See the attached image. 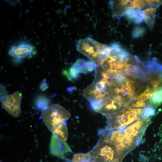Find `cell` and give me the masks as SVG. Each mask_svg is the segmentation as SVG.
Segmentation results:
<instances>
[{
    "label": "cell",
    "mask_w": 162,
    "mask_h": 162,
    "mask_svg": "<svg viewBox=\"0 0 162 162\" xmlns=\"http://www.w3.org/2000/svg\"><path fill=\"white\" fill-rule=\"evenodd\" d=\"M130 20L136 24L140 23L143 20L142 11L137 9H130L125 10L122 14Z\"/></svg>",
    "instance_id": "2e32d148"
},
{
    "label": "cell",
    "mask_w": 162,
    "mask_h": 162,
    "mask_svg": "<svg viewBox=\"0 0 162 162\" xmlns=\"http://www.w3.org/2000/svg\"><path fill=\"white\" fill-rule=\"evenodd\" d=\"M49 101L44 96H40L37 98L35 101V105L39 109L44 110L48 107Z\"/></svg>",
    "instance_id": "603a6c76"
},
{
    "label": "cell",
    "mask_w": 162,
    "mask_h": 162,
    "mask_svg": "<svg viewBox=\"0 0 162 162\" xmlns=\"http://www.w3.org/2000/svg\"><path fill=\"white\" fill-rule=\"evenodd\" d=\"M110 46V52L102 61L100 66L111 75L123 73L125 63L130 54L117 43H113Z\"/></svg>",
    "instance_id": "7a4b0ae2"
},
{
    "label": "cell",
    "mask_w": 162,
    "mask_h": 162,
    "mask_svg": "<svg viewBox=\"0 0 162 162\" xmlns=\"http://www.w3.org/2000/svg\"><path fill=\"white\" fill-rule=\"evenodd\" d=\"M43 120L49 130L52 132L70 117V113L63 107L55 104L48 107L42 112Z\"/></svg>",
    "instance_id": "8992f818"
},
{
    "label": "cell",
    "mask_w": 162,
    "mask_h": 162,
    "mask_svg": "<svg viewBox=\"0 0 162 162\" xmlns=\"http://www.w3.org/2000/svg\"><path fill=\"white\" fill-rule=\"evenodd\" d=\"M148 64L147 81L154 91L159 89L162 87V65L156 58H153Z\"/></svg>",
    "instance_id": "8fae6325"
},
{
    "label": "cell",
    "mask_w": 162,
    "mask_h": 162,
    "mask_svg": "<svg viewBox=\"0 0 162 162\" xmlns=\"http://www.w3.org/2000/svg\"><path fill=\"white\" fill-rule=\"evenodd\" d=\"M51 154L63 160H69L66 156L72 152L70 146L63 141L52 134L50 145Z\"/></svg>",
    "instance_id": "4fadbf2b"
},
{
    "label": "cell",
    "mask_w": 162,
    "mask_h": 162,
    "mask_svg": "<svg viewBox=\"0 0 162 162\" xmlns=\"http://www.w3.org/2000/svg\"><path fill=\"white\" fill-rule=\"evenodd\" d=\"M148 70V64H145L136 56L130 54L125 63L123 74L133 79L145 81L147 80Z\"/></svg>",
    "instance_id": "52a82bcc"
},
{
    "label": "cell",
    "mask_w": 162,
    "mask_h": 162,
    "mask_svg": "<svg viewBox=\"0 0 162 162\" xmlns=\"http://www.w3.org/2000/svg\"><path fill=\"white\" fill-rule=\"evenodd\" d=\"M157 8L150 7L142 11L143 15V20L150 30L152 29L154 24L155 14Z\"/></svg>",
    "instance_id": "ac0fdd59"
},
{
    "label": "cell",
    "mask_w": 162,
    "mask_h": 162,
    "mask_svg": "<svg viewBox=\"0 0 162 162\" xmlns=\"http://www.w3.org/2000/svg\"><path fill=\"white\" fill-rule=\"evenodd\" d=\"M153 91L149 86H147L142 93L134 97L133 100L134 101L132 103L131 106L136 108L145 107L147 103L150 102V99Z\"/></svg>",
    "instance_id": "5bb4252c"
},
{
    "label": "cell",
    "mask_w": 162,
    "mask_h": 162,
    "mask_svg": "<svg viewBox=\"0 0 162 162\" xmlns=\"http://www.w3.org/2000/svg\"><path fill=\"white\" fill-rule=\"evenodd\" d=\"M95 70L93 82L84 89L83 94L90 102L92 109L98 112L110 92L111 75L105 71L100 66H97Z\"/></svg>",
    "instance_id": "6da1fadb"
},
{
    "label": "cell",
    "mask_w": 162,
    "mask_h": 162,
    "mask_svg": "<svg viewBox=\"0 0 162 162\" xmlns=\"http://www.w3.org/2000/svg\"><path fill=\"white\" fill-rule=\"evenodd\" d=\"M154 108L151 105H147L143 108L141 118L143 119L147 118L148 117L153 116L155 114Z\"/></svg>",
    "instance_id": "cb8c5ba5"
},
{
    "label": "cell",
    "mask_w": 162,
    "mask_h": 162,
    "mask_svg": "<svg viewBox=\"0 0 162 162\" xmlns=\"http://www.w3.org/2000/svg\"><path fill=\"white\" fill-rule=\"evenodd\" d=\"M76 49L93 62L97 67L100 65L102 61L108 55L110 47L87 37L78 41L76 44Z\"/></svg>",
    "instance_id": "3957f363"
},
{
    "label": "cell",
    "mask_w": 162,
    "mask_h": 162,
    "mask_svg": "<svg viewBox=\"0 0 162 162\" xmlns=\"http://www.w3.org/2000/svg\"><path fill=\"white\" fill-rule=\"evenodd\" d=\"M150 102L154 105H158L162 103V95L159 89L154 90L152 92Z\"/></svg>",
    "instance_id": "7402d4cb"
},
{
    "label": "cell",
    "mask_w": 162,
    "mask_h": 162,
    "mask_svg": "<svg viewBox=\"0 0 162 162\" xmlns=\"http://www.w3.org/2000/svg\"><path fill=\"white\" fill-rule=\"evenodd\" d=\"M146 4L151 7L158 8L162 4V0H145Z\"/></svg>",
    "instance_id": "484cf974"
},
{
    "label": "cell",
    "mask_w": 162,
    "mask_h": 162,
    "mask_svg": "<svg viewBox=\"0 0 162 162\" xmlns=\"http://www.w3.org/2000/svg\"><path fill=\"white\" fill-rule=\"evenodd\" d=\"M6 1V2H8V3H9L12 5L15 4H16L17 2H18V1Z\"/></svg>",
    "instance_id": "4316f807"
},
{
    "label": "cell",
    "mask_w": 162,
    "mask_h": 162,
    "mask_svg": "<svg viewBox=\"0 0 162 162\" xmlns=\"http://www.w3.org/2000/svg\"><path fill=\"white\" fill-rule=\"evenodd\" d=\"M137 82L127 79L124 83L116 86L111 84L110 92L118 94L129 104L131 103L140 85Z\"/></svg>",
    "instance_id": "9c48e42d"
},
{
    "label": "cell",
    "mask_w": 162,
    "mask_h": 162,
    "mask_svg": "<svg viewBox=\"0 0 162 162\" xmlns=\"http://www.w3.org/2000/svg\"><path fill=\"white\" fill-rule=\"evenodd\" d=\"M0 162H2V161H0Z\"/></svg>",
    "instance_id": "4dcf8cb0"
},
{
    "label": "cell",
    "mask_w": 162,
    "mask_h": 162,
    "mask_svg": "<svg viewBox=\"0 0 162 162\" xmlns=\"http://www.w3.org/2000/svg\"><path fill=\"white\" fill-rule=\"evenodd\" d=\"M143 108L127 107L116 113L105 116L107 120L105 130H110L125 127L141 118Z\"/></svg>",
    "instance_id": "5b68a950"
},
{
    "label": "cell",
    "mask_w": 162,
    "mask_h": 162,
    "mask_svg": "<svg viewBox=\"0 0 162 162\" xmlns=\"http://www.w3.org/2000/svg\"><path fill=\"white\" fill-rule=\"evenodd\" d=\"M129 104L120 95L110 92L105 99L98 112L104 116L111 115L120 111Z\"/></svg>",
    "instance_id": "ba28073f"
},
{
    "label": "cell",
    "mask_w": 162,
    "mask_h": 162,
    "mask_svg": "<svg viewBox=\"0 0 162 162\" xmlns=\"http://www.w3.org/2000/svg\"><path fill=\"white\" fill-rule=\"evenodd\" d=\"M127 78L122 73H116L111 75V83L112 84L118 86L125 82Z\"/></svg>",
    "instance_id": "ffe728a7"
},
{
    "label": "cell",
    "mask_w": 162,
    "mask_h": 162,
    "mask_svg": "<svg viewBox=\"0 0 162 162\" xmlns=\"http://www.w3.org/2000/svg\"><path fill=\"white\" fill-rule=\"evenodd\" d=\"M67 162H72L70 161H67Z\"/></svg>",
    "instance_id": "f546056e"
},
{
    "label": "cell",
    "mask_w": 162,
    "mask_h": 162,
    "mask_svg": "<svg viewBox=\"0 0 162 162\" xmlns=\"http://www.w3.org/2000/svg\"><path fill=\"white\" fill-rule=\"evenodd\" d=\"M88 162H96L92 160L91 159V160Z\"/></svg>",
    "instance_id": "83f0119b"
},
{
    "label": "cell",
    "mask_w": 162,
    "mask_h": 162,
    "mask_svg": "<svg viewBox=\"0 0 162 162\" xmlns=\"http://www.w3.org/2000/svg\"><path fill=\"white\" fill-rule=\"evenodd\" d=\"M159 90L160 91L161 93V94L162 95V87L161 88H160V89H159Z\"/></svg>",
    "instance_id": "f1b7e54d"
},
{
    "label": "cell",
    "mask_w": 162,
    "mask_h": 162,
    "mask_svg": "<svg viewBox=\"0 0 162 162\" xmlns=\"http://www.w3.org/2000/svg\"><path fill=\"white\" fill-rule=\"evenodd\" d=\"M99 138L96 145L89 152L91 159L96 162H119L121 153L100 131Z\"/></svg>",
    "instance_id": "277c9868"
},
{
    "label": "cell",
    "mask_w": 162,
    "mask_h": 162,
    "mask_svg": "<svg viewBox=\"0 0 162 162\" xmlns=\"http://www.w3.org/2000/svg\"><path fill=\"white\" fill-rule=\"evenodd\" d=\"M146 32L144 28L140 26L135 27L132 32V36L135 38H139L142 36Z\"/></svg>",
    "instance_id": "d4e9b609"
},
{
    "label": "cell",
    "mask_w": 162,
    "mask_h": 162,
    "mask_svg": "<svg viewBox=\"0 0 162 162\" xmlns=\"http://www.w3.org/2000/svg\"><path fill=\"white\" fill-rule=\"evenodd\" d=\"M22 94L17 91L2 97L1 100L4 109L14 117L19 116L21 112Z\"/></svg>",
    "instance_id": "30bf717a"
},
{
    "label": "cell",
    "mask_w": 162,
    "mask_h": 162,
    "mask_svg": "<svg viewBox=\"0 0 162 162\" xmlns=\"http://www.w3.org/2000/svg\"><path fill=\"white\" fill-rule=\"evenodd\" d=\"M88 62V61L84 59H78L72 65L69 72L77 74L79 73L87 74Z\"/></svg>",
    "instance_id": "e0dca14e"
},
{
    "label": "cell",
    "mask_w": 162,
    "mask_h": 162,
    "mask_svg": "<svg viewBox=\"0 0 162 162\" xmlns=\"http://www.w3.org/2000/svg\"><path fill=\"white\" fill-rule=\"evenodd\" d=\"M52 133L59 139L66 142L68 136L66 123L65 122L56 128Z\"/></svg>",
    "instance_id": "d6986e66"
},
{
    "label": "cell",
    "mask_w": 162,
    "mask_h": 162,
    "mask_svg": "<svg viewBox=\"0 0 162 162\" xmlns=\"http://www.w3.org/2000/svg\"><path fill=\"white\" fill-rule=\"evenodd\" d=\"M33 49V47L29 44H22L12 46L8 52L9 55L18 58L25 57L29 55Z\"/></svg>",
    "instance_id": "9a60e30c"
},
{
    "label": "cell",
    "mask_w": 162,
    "mask_h": 162,
    "mask_svg": "<svg viewBox=\"0 0 162 162\" xmlns=\"http://www.w3.org/2000/svg\"><path fill=\"white\" fill-rule=\"evenodd\" d=\"M91 159L89 152L74 154L72 161V162H88Z\"/></svg>",
    "instance_id": "44dd1931"
},
{
    "label": "cell",
    "mask_w": 162,
    "mask_h": 162,
    "mask_svg": "<svg viewBox=\"0 0 162 162\" xmlns=\"http://www.w3.org/2000/svg\"><path fill=\"white\" fill-rule=\"evenodd\" d=\"M113 16L117 17L121 16L122 14L125 10L130 9L140 10L146 4L145 1L124 0L110 2Z\"/></svg>",
    "instance_id": "7c38bea8"
}]
</instances>
